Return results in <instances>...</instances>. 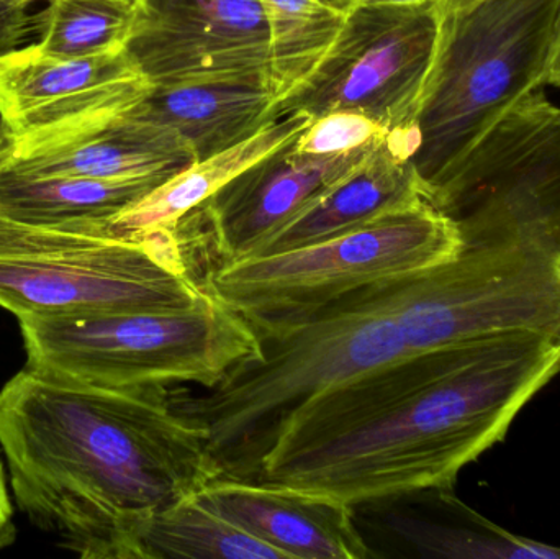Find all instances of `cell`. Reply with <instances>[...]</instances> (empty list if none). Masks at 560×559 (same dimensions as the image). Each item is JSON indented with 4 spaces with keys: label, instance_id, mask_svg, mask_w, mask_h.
Instances as JSON below:
<instances>
[{
    "label": "cell",
    "instance_id": "cell-22",
    "mask_svg": "<svg viewBox=\"0 0 560 559\" xmlns=\"http://www.w3.org/2000/svg\"><path fill=\"white\" fill-rule=\"evenodd\" d=\"M271 30V84L278 102L299 88L341 32L355 0H261Z\"/></svg>",
    "mask_w": 560,
    "mask_h": 559
},
{
    "label": "cell",
    "instance_id": "cell-27",
    "mask_svg": "<svg viewBox=\"0 0 560 559\" xmlns=\"http://www.w3.org/2000/svg\"><path fill=\"white\" fill-rule=\"evenodd\" d=\"M546 84L558 85L560 88V13L558 23V33H556L555 53H552L551 65H549Z\"/></svg>",
    "mask_w": 560,
    "mask_h": 559
},
{
    "label": "cell",
    "instance_id": "cell-24",
    "mask_svg": "<svg viewBox=\"0 0 560 559\" xmlns=\"http://www.w3.org/2000/svg\"><path fill=\"white\" fill-rule=\"evenodd\" d=\"M388 135L377 121L358 112H331L312 120L295 138V147L310 154L351 153L375 147Z\"/></svg>",
    "mask_w": 560,
    "mask_h": 559
},
{
    "label": "cell",
    "instance_id": "cell-14",
    "mask_svg": "<svg viewBox=\"0 0 560 559\" xmlns=\"http://www.w3.org/2000/svg\"><path fill=\"white\" fill-rule=\"evenodd\" d=\"M124 110L104 112L38 133L7 138L0 164L19 173L85 179L174 176L196 161L170 128Z\"/></svg>",
    "mask_w": 560,
    "mask_h": 559
},
{
    "label": "cell",
    "instance_id": "cell-29",
    "mask_svg": "<svg viewBox=\"0 0 560 559\" xmlns=\"http://www.w3.org/2000/svg\"><path fill=\"white\" fill-rule=\"evenodd\" d=\"M7 147V133L3 130L2 124H0V153H2L3 148Z\"/></svg>",
    "mask_w": 560,
    "mask_h": 559
},
{
    "label": "cell",
    "instance_id": "cell-26",
    "mask_svg": "<svg viewBox=\"0 0 560 559\" xmlns=\"http://www.w3.org/2000/svg\"><path fill=\"white\" fill-rule=\"evenodd\" d=\"M13 538H15V524H13L12 499H10L5 468L0 458V548L12 544Z\"/></svg>",
    "mask_w": 560,
    "mask_h": 559
},
{
    "label": "cell",
    "instance_id": "cell-28",
    "mask_svg": "<svg viewBox=\"0 0 560 559\" xmlns=\"http://www.w3.org/2000/svg\"><path fill=\"white\" fill-rule=\"evenodd\" d=\"M447 0H355L362 5H444Z\"/></svg>",
    "mask_w": 560,
    "mask_h": 559
},
{
    "label": "cell",
    "instance_id": "cell-10",
    "mask_svg": "<svg viewBox=\"0 0 560 559\" xmlns=\"http://www.w3.org/2000/svg\"><path fill=\"white\" fill-rule=\"evenodd\" d=\"M443 7L355 3L312 74L276 104V117L358 112L407 140L436 58Z\"/></svg>",
    "mask_w": 560,
    "mask_h": 559
},
{
    "label": "cell",
    "instance_id": "cell-13",
    "mask_svg": "<svg viewBox=\"0 0 560 559\" xmlns=\"http://www.w3.org/2000/svg\"><path fill=\"white\" fill-rule=\"evenodd\" d=\"M296 137L246 167L197 209L222 263L255 256L266 240L348 176L378 144L351 153L310 154L296 150Z\"/></svg>",
    "mask_w": 560,
    "mask_h": 559
},
{
    "label": "cell",
    "instance_id": "cell-20",
    "mask_svg": "<svg viewBox=\"0 0 560 559\" xmlns=\"http://www.w3.org/2000/svg\"><path fill=\"white\" fill-rule=\"evenodd\" d=\"M170 177L104 180L38 176L0 164V216L32 225L110 222Z\"/></svg>",
    "mask_w": 560,
    "mask_h": 559
},
{
    "label": "cell",
    "instance_id": "cell-5",
    "mask_svg": "<svg viewBox=\"0 0 560 559\" xmlns=\"http://www.w3.org/2000/svg\"><path fill=\"white\" fill-rule=\"evenodd\" d=\"M207 289L177 232L124 235L110 222L32 225L0 216V307L16 321L173 311Z\"/></svg>",
    "mask_w": 560,
    "mask_h": 559
},
{
    "label": "cell",
    "instance_id": "cell-15",
    "mask_svg": "<svg viewBox=\"0 0 560 559\" xmlns=\"http://www.w3.org/2000/svg\"><path fill=\"white\" fill-rule=\"evenodd\" d=\"M200 496L285 559L374 557L352 505L326 496L249 479H210Z\"/></svg>",
    "mask_w": 560,
    "mask_h": 559
},
{
    "label": "cell",
    "instance_id": "cell-1",
    "mask_svg": "<svg viewBox=\"0 0 560 559\" xmlns=\"http://www.w3.org/2000/svg\"><path fill=\"white\" fill-rule=\"evenodd\" d=\"M171 389L16 373L0 389V449L20 509L81 558L138 559L141 522L215 478Z\"/></svg>",
    "mask_w": 560,
    "mask_h": 559
},
{
    "label": "cell",
    "instance_id": "cell-4",
    "mask_svg": "<svg viewBox=\"0 0 560 559\" xmlns=\"http://www.w3.org/2000/svg\"><path fill=\"white\" fill-rule=\"evenodd\" d=\"M560 0H447L440 45L407 135L430 197L464 158L546 84Z\"/></svg>",
    "mask_w": 560,
    "mask_h": 559
},
{
    "label": "cell",
    "instance_id": "cell-17",
    "mask_svg": "<svg viewBox=\"0 0 560 559\" xmlns=\"http://www.w3.org/2000/svg\"><path fill=\"white\" fill-rule=\"evenodd\" d=\"M276 104L269 79H219L150 85L127 114L170 128L200 161L249 140L278 120Z\"/></svg>",
    "mask_w": 560,
    "mask_h": 559
},
{
    "label": "cell",
    "instance_id": "cell-11",
    "mask_svg": "<svg viewBox=\"0 0 560 559\" xmlns=\"http://www.w3.org/2000/svg\"><path fill=\"white\" fill-rule=\"evenodd\" d=\"M125 51L150 85L271 82V30L261 0H137Z\"/></svg>",
    "mask_w": 560,
    "mask_h": 559
},
{
    "label": "cell",
    "instance_id": "cell-18",
    "mask_svg": "<svg viewBox=\"0 0 560 559\" xmlns=\"http://www.w3.org/2000/svg\"><path fill=\"white\" fill-rule=\"evenodd\" d=\"M421 200L428 199L405 138L390 133L348 176L266 240L255 256L323 242Z\"/></svg>",
    "mask_w": 560,
    "mask_h": 559
},
{
    "label": "cell",
    "instance_id": "cell-21",
    "mask_svg": "<svg viewBox=\"0 0 560 559\" xmlns=\"http://www.w3.org/2000/svg\"><path fill=\"white\" fill-rule=\"evenodd\" d=\"M138 559H285L200 496L148 515L137 531Z\"/></svg>",
    "mask_w": 560,
    "mask_h": 559
},
{
    "label": "cell",
    "instance_id": "cell-7",
    "mask_svg": "<svg viewBox=\"0 0 560 559\" xmlns=\"http://www.w3.org/2000/svg\"><path fill=\"white\" fill-rule=\"evenodd\" d=\"M463 249L456 223L421 200L313 245L220 263L203 288L252 325L280 324L443 265Z\"/></svg>",
    "mask_w": 560,
    "mask_h": 559
},
{
    "label": "cell",
    "instance_id": "cell-9",
    "mask_svg": "<svg viewBox=\"0 0 560 559\" xmlns=\"http://www.w3.org/2000/svg\"><path fill=\"white\" fill-rule=\"evenodd\" d=\"M349 298L388 315L408 354L503 331L560 335V272L516 248H464L451 261Z\"/></svg>",
    "mask_w": 560,
    "mask_h": 559
},
{
    "label": "cell",
    "instance_id": "cell-25",
    "mask_svg": "<svg viewBox=\"0 0 560 559\" xmlns=\"http://www.w3.org/2000/svg\"><path fill=\"white\" fill-rule=\"evenodd\" d=\"M51 0H0V58L22 48L33 38V15L30 7Z\"/></svg>",
    "mask_w": 560,
    "mask_h": 559
},
{
    "label": "cell",
    "instance_id": "cell-6",
    "mask_svg": "<svg viewBox=\"0 0 560 559\" xmlns=\"http://www.w3.org/2000/svg\"><path fill=\"white\" fill-rule=\"evenodd\" d=\"M26 366L104 387H212L261 354L253 325L207 291L173 311L107 312L19 321Z\"/></svg>",
    "mask_w": 560,
    "mask_h": 559
},
{
    "label": "cell",
    "instance_id": "cell-16",
    "mask_svg": "<svg viewBox=\"0 0 560 559\" xmlns=\"http://www.w3.org/2000/svg\"><path fill=\"white\" fill-rule=\"evenodd\" d=\"M454 488H427L354 505L421 558L560 559V548L518 537L464 504Z\"/></svg>",
    "mask_w": 560,
    "mask_h": 559
},
{
    "label": "cell",
    "instance_id": "cell-19",
    "mask_svg": "<svg viewBox=\"0 0 560 559\" xmlns=\"http://www.w3.org/2000/svg\"><path fill=\"white\" fill-rule=\"evenodd\" d=\"M310 124L312 118L306 115H285L249 140L207 160L194 161L114 217L112 229L124 235L177 232L186 217L212 199L233 177L302 133Z\"/></svg>",
    "mask_w": 560,
    "mask_h": 559
},
{
    "label": "cell",
    "instance_id": "cell-12",
    "mask_svg": "<svg viewBox=\"0 0 560 559\" xmlns=\"http://www.w3.org/2000/svg\"><path fill=\"white\" fill-rule=\"evenodd\" d=\"M148 89L125 46L85 58L22 46L0 58V124L7 138L38 133L124 110Z\"/></svg>",
    "mask_w": 560,
    "mask_h": 559
},
{
    "label": "cell",
    "instance_id": "cell-3",
    "mask_svg": "<svg viewBox=\"0 0 560 559\" xmlns=\"http://www.w3.org/2000/svg\"><path fill=\"white\" fill-rule=\"evenodd\" d=\"M253 328L261 354L240 361L202 393L171 389L174 410L203 433L215 478H253L296 414L408 354L395 322L352 298Z\"/></svg>",
    "mask_w": 560,
    "mask_h": 559
},
{
    "label": "cell",
    "instance_id": "cell-2",
    "mask_svg": "<svg viewBox=\"0 0 560 559\" xmlns=\"http://www.w3.org/2000/svg\"><path fill=\"white\" fill-rule=\"evenodd\" d=\"M560 371V335L503 331L404 358L400 384L348 432L262 463L249 481L359 505L454 488Z\"/></svg>",
    "mask_w": 560,
    "mask_h": 559
},
{
    "label": "cell",
    "instance_id": "cell-8",
    "mask_svg": "<svg viewBox=\"0 0 560 559\" xmlns=\"http://www.w3.org/2000/svg\"><path fill=\"white\" fill-rule=\"evenodd\" d=\"M464 248H516L560 272V107L520 102L428 197Z\"/></svg>",
    "mask_w": 560,
    "mask_h": 559
},
{
    "label": "cell",
    "instance_id": "cell-23",
    "mask_svg": "<svg viewBox=\"0 0 560 559\" xmlns=\"http://www.w3.org/2000/svg\"><path fill=\"white\" fill-rule=\"evenodd\" d=\"M137 0H51L33 15V45L61 58H85L125 46Z\"/></svg>",
    "mask_w": 560,
    "mask_h": 559
}]
</instances>
